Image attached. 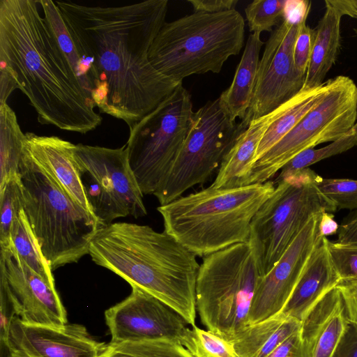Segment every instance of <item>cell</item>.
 I'll use <instances>...</instances> for the list:
<instances>
[{
    "label": "cell",
    "mask_w": 357,
    "mask_h": 357,
    "mask_svg": "<svg viewBox=\"0 0 357 357\" xmlns=\"http://www.w3.org/2000/svg\"><path fill=\"white\" fill-rule=\"evenodd\" d=\"M100 87V112L130 129L182 82L158 71L149 50L165 23L167 0L121 6H88L56 1Z\"/></svg>",
    "instance_id": "1"
},
{
    "label": "cell",
    "mask_w": 357,
    "mask_h": 357,
    "mask_svg": "<svg viewBox=\"0 0 357 357\" xmlns=\"http://www.w3.org/2000/svg\"><path fill=\"white\" fill-rule=\"evenodd\" d=\"M0 70L28 98L40 123L81 134L101 124L37 1H0Z\"/></svg>",
    "instance_id": "2"
},
{
    "label": "cell",
    "mask_w": 357,
    "mask_h": 357,
    "mask_svg": "<svg viewBox=\"0 0 357 357\" xmlns=\"http://www.w3.org/2000/svg\"><path fill=\"white\" fill-rule=\"evenodd\" d=\"M89 255L98 266L154 296L192 326L196 318L197 256L165 231L114 222L102 226Z\"/></svg>",
    "instance_id": "3"
},
{
    "label": "cell",
    "mask_w": 357,
    "mask_h": 357,
    "mask_svg": "<svg viewBox=\"0 0 357 357\" xmlns=\"http://www.w3.org/2000/svg\"><path fill=\"white\" fill-rule=\"evenodd\" d=\"M268 181L229 188L211 186L157 208L165 230L197 257L248 243L252 220L275 189Z\"/></svg>",
    "instance_id": "4"
},
{
    "label": "cell",
    "mask_w": 357,
    "mask_h": 357,
    "mask_svg": "<svg viewBox=\"0 0 357 357\" xmlns=\"http://www.w3.org/2000/svg\"><path fill=\"white\" fill-rule=\"evenodd\" d=\"M22 209L52 271L89 254L101 227L24 149L19 172Z\"/></svg>",
    "instance_id": "5"
},
{
    "label": "cell",
    "mask_w": 357,
    "mask_h": 357,
    "mask_svg": "<svg viewBox=\"0 0 357 357\" xmlns=\"http://www.w3.org/2000/svg\"><path fill=\"white\" fill-rule=\"evenodd\" d=\"M245 22L236 9L194 12L165 22L149 52L153 66L178 82L190 75L218 73L244 42Z\"/></svg>",
    "instance_id": "6"
},
{
    "label": "cell",
    "mask_w": 357,
    "mask_h": 357,
    "mask_svg": "<svg viewBox=\"0 0 357 357\" xmlns=\"http://www.w3.org/2000/svg\"><path fill=\"white\" fill-rule=\"evenodd\" d=\"M260 277L248 243L203 257L196 282V309L208 331L231 342L248 326Z\"/></svg>",
    "instance_id": "7"
},
{
    "label": "cell",
    "mask_w": 357,
    "mask_h": 357,
    "mask_svg": "<svg viewBox=\"0 0 357 357\" xmlns=\"http://www.w3.org/2000/svg\"><path fill=\"white\" fill-rule=\"evenodd\" d=\"M318 176L308 167L281 180L254 215L248 244L261 277L271 271L313 216L335 211L319 191Z\"/></svg>",
    "instance_id": "8"
},
{
    "label": "cell",
    "mask_w": 357,
    "mask_h": 357,
    "mask_svg": "<svg viewBox=\"0 0 357 357\" xmlns=\"http://www.w3.org/2000/svg\"><path fill=\"white\" fill-rule=\"evenodd\" d=\"M194 112L182 84L130 129L126 148L143 195H153L174 165Z\"/></svg>",
    "instance_id": "9"
},
{
    "label": "cell",
    "mask_w": 357,
    "mask_h": 357,
    "mask_svg": "<svg viewBox=\"0 0 357 357\" xmlns=\"http://www.w3.org/2000/svg\"><path fill=\"white\" fill-rule=\"evenodd\" d=\"M328 81L322 100L253 165L243 185L265 183L300 153L346 135L357 121V86L339 75Z\"/></svg>",
    "instance_id": "10"
},
{
    "label": "cell",
    "mask_w": 357,
    "mask_h": 357,
    "mask_svg": "<svg viewBox=\"0 0 357 357\" xmlns=\"http://www.w3.org/2000/svg\"><path fill=\"white\" fill-rule=\"evenodd\" d=\"M245 128L230 118L219 98L208 101L194 112L182 148L153 194L160 205L172 202L193 186L204 183L220 165Z\"/></svg>",
    "instance_id": "11"
},
{
    "label": "cell",
    "mask_w": 357,
    "mask_h": 357,
    "mask_svg": "<svg viewBox=\"0 0 357 357\" xmlns=\"http://www.w3.org/2000/svg\"><path fill=\"white\" fill-rule=\"evenodd\" d=\"M74 153L92 213L101 227L119 218L146 215L126 145L110 149L79 144Z\"/></svg>",
    "instance_id": "12"
},
{
    "label": "cell",
    "mask_w": 357,
    "mask_h": 357,
    "mask_svg": "<svg viewBox=\"0 0 357 357\" xmlns=\"http://www.w3.org/2000/svg\"><path fill=\"white\" fill-rule=\"evenodd\" d=\"M1 309H10L14 317L28 325L61 327L66 311L51 284L31 270L19 257L13 243L1 248Z\"/></svg>",
    "instance_id": "13"
},
{
    "label": "cell",
    "mask_w": 357,
    "mask_h": 357,
    "mask_svg": "<svg viewBox=\"0 0 357 357\" xmlns=\"http://www.w3.org/2000/svg\"><path fill=\"white\" fill-rule=\"evenodd\" d=\"M305 22L291 24L282 21L272 31L259 60L250 105L240 122L243 127L271 113L302 90L305 75L296 69L294 47Z\"/></svg>",
    "instance_id": "14"
},
{
    "label": "cell",
    "mask_w": 357,
    "mask_h": 357,
    "mask_svg": "<svg viewBox=\"0 0 357 357\" xmlns=\"http://www.w3.org/2000/svg\"><path fill=\"white\" fill-rule=\"evenodd\" d=\"M105 318L114 343L158 339L181 343L189 328L181 314L137 287H132L129 296L107 309Z\"/></svg>",
    "instance_id": "15"
},
{
    "label": "cell",
    "mask_w": 357,
    "mask_h": 357,
    "mask_svg": "<svg viewBox=\"0 0 357 357\" xmlns=\"http://www.w3.org/2000/svg\"><path fill=\"white\" fill-rule=\"evenodd\" d=\"M323 213L316 215L309 220L271 271L260 277L248 317V325L259 323L282 312L309 258L323 238L319 229Z\"/></svg>",
    "instance_id": "16"
},
{
    "label": "cell",
    "mask_w": 357,
    "mask_h": 357,
    "mask_svg": "<svg viewBox=\"0 0 357 357\" xmlns=\"http://www.w3.org/2000/svg\"><path fill=\"white\" fill-rule=\"evenodd\" d=\"M6 344L24 357H98L104 345L80 324L28 325L16 317L10 321Z\"/></svg>",
    "instance_id": "17"
},
{
    "label": "cell",
    "mask_w": 357,
    "mask_h": 357,
    "mask_svg": "<svg viewBox=\"0 0 357 357\" xmlns=\"http://www.w3.org/2000/svg\"><path fill=\"white\" fill-rule=\"evenodd\" d=\"M347 322L342 296L335 287L301 322L300 334L306 357H333Z\"/></svg>",
    "instance_id": "18"
},
{
    "label": "cell",
    "mask_w": 357,
    "mask_h": 357,
    "mask_svg": "<svg viewBox=\"0 0 357 357\" xmlns=\"http://www.w3.org/2000/svg\"><path fill=\"white\" fill-rule=\"evenodd\" d=\"M25 135L24 149L29 155L51 173L75 201L93 213L75 157L76 144L56 136L33 132Z\"/></svg>",
    "instance_id": "19"
},
{
    "label": "cell",
    "mask_w": 357,
    "mask_h": 357,
    "mask_svg": "<svg viewBox=\"0 0 357 357\" xmlns=\"http://www.w3.org/2000/svg\"><path fill=\"white\" fill-rule=\"evenodd\" d=\"M323 236L312 253L287 303L280 312L302 322L312 309L340 282Z\"/></svg>",
    "instance_id": "20"
},
{
    "label": "cell",
    "mask_w": 357,
    "mask_h": 357,
    "mask_svg": "<svg viewBox=\"0 0 357 357\" xmlns=\"http://www.w3.org/2000/svg\"><path fill=\"white\" fill-rule=\"evenodd\" d=\"M280 110L281 105L271 113L251 121L248 126L239 133L224 156L211 187L229 188L243 186L255 163L260 142Z\"/></svg>",
    "instance_id": "21"
},
{
    "label": "cell",
    "mask_w": 357,
    "mask_h": 357,
    "mask_svg": "<svg viewBox=\"0 0 357 357\" xmlns=\"http://www.w3.org/2000/svg\"><path fill=\"white\" fill-rule=\"evenodd\" d=\"M264 44L260 34L251 33L229 87L220 97V103L233 121L245 118L250 105L259 63V52Z\"/></svg>",
    "instance_id": "22"
},
{
    "label": "cell",
    "mask_w": 357,
    "mask_h": 357,
    "mask_svg": "<svg viewBox=\"0 0 357 357\" xmlns=\"http://www.w3.org/2000/svg\"><path fill=\"white\" fill-rule=\"evenodd\" d=\"M325 5L324 14L314 29L312 50L303 89H314L324 84L339 51L342 16L328 0Z\"/></svg>",
    "instance_id": "23"
},
{
    "label": "cell",
    "mask_w": 357,
    "mask_h": 357,
    "mask_svg": "<svg viewBox=\"0 0 357 357\" xmlns=\"http://www.w3.org/2000/svg\"><path fill=\"white\" fill-rule=\"evenodd\" d=\"M301 327V322L280 313L247 326L230 342L239 357H267Z\"/></svg>",
    "instance_id": "24"
},
{
    "label": "cell",
    "mask_w": 357,
    "mask_h": 357,
    "mask_svg": "<svg viewBox=\"0 0 357 357\" xmlns=\"http://www.w3.org/2000/svg\"><path fill=\"white\" fill-rule=\"evenodd\" d=\"M328 87L327 80L318 87L303 89L293 98L281 105L279 115L268 126L260 142L255 162L280 142L307 112L322 100Z\"/></svg>",
    "instance_id": "25"
},
{
    "label": "cell",
    "mask_w": 357,
    "mask_h": 357,
    "mask_svg": "<svg viewBox=\"0 0 357 357\" xmlns=\"http://www.w3.org/2000/svg\"><path fill=\"white\" fill-rule=\"evenodd\" d=\"M25 138L15 112L7 102L0 104V190L19 176Z\"/></svg>",
    "instance_id": "26"
},
{
    "label": "cell",
    "mask_w": 357,
    "mask_h": 357,
    "mask_svg": "<svg viewBox=\"0 0 357 357\" xmlns=\"http://www.w3.org/2000/svg\"><path fill=\"white\" fill-rule=\"evenodd\" d=\"M59 47L69 62L81 85L91 96L92 82L85 58L76 44L61 10L52 0H38Z\"/></svg>",
    "instance_id": "27"
},
{
    "label": "cell",
    "mask_w": 357,
    "mask_h": 357,
    "mask_svg": "<svg viewBox=\"0 0 357 357\" xmlns=\"http://www.w3.org/2000/svg\"><path fill=\"white\" fill-rule=\"evenodd\" d=\"M11 239L20 259L45 280L55 284L52 270L43 255L23 209L14 220Z\"/></svg>",
    "instance_id": "28"
},
{
    "label": "cell",
    "mask_w": 357,
    "mask_h": 357,
    "mask_svg": "<svg viewBox=\"0 0 357 357\" xmlns=\"http://www.w3.org/2000/svg\"><path fill=\"white\" fill-rule=\"evenodd\" d=\"M98 357H192L178 341L158 339L104 344Z\"/></svg>",
    "instance_id": "29"
},
{
    "label": "cell",
    "mask_w": 357,
    "mask_h": 357,
    "mask_svg": "<svg viewBox=\"0 0 357 357\" xmlns=\"http://www.w3.org/2000/svg\"><path fill=\"white\" fill-rule=\"evenodd\" d=\"M181 343L192 357H239L231 342L196 326L187 330Z\"/></svg>",
    "instance_id": "30"
},
{
    "label": "cell",
    "mask_w": 357,
    "mask_h": 357,
    "mask_svg": "<svg viewBox=\"0 0 357 357\" xmlns=\"http://www.w3.org/2000/svg\"><path fill=\"white\" fill-rule=\"evenodd\" d=\"M316 185L322 196L335 211L357 210V180L326 178L319 175Z\"/></svg>",
    "instance_id": "31"
},
{
    "label": "cell",
    "mask_w": 357,
    "mask_h": 357,
    "mask_svg": "<svg viewBox=\"0 0 357 357\" xmlns=\"http://www.w3.org/2000/svg\"><path fill=\"white\" fill-rule=\"evenodd\" d=\"M22 209L19 176L10 181L0 190V245L12 243L11 231L15 218Z\"/></svg>",
    "instance_id": "32"
},
{
    "label": "cell",
    "mask_w": 357,
    "mask_h": 357,
    "mask_svg": "<svg viewBox=\"0 0 357 357\" xmlns=\"http://www.w3.org/2000/svg\"><path fill=\"white\" fill-rule=\"evenodd\" d=\"M285 0H255L245 9L249 30L261 34L273 31V27L282 20Z\"/></svg>",
    "instance_id": "33"
},
{
    "label": "cell",
    "mask_w": 357,
    "mask_h": 357,
    "mask_svg": "<svg viewBox=\"0 0 357 357\" xmlns=\"http://www.w3.org/2000/svg\"><path fill=\"white\" fill-rule=\"evenodd\" d=\"M328 250L340 280L357 279V245L328 240Z\"/></svg>",
    "instance_id": "34"
},
{
    "label": "cell",
    "mask_w": 357,
    "mask_h": 357,
    "mask_svg": "<svg viewBox=\"0 0 357 357\" xmlns=\"http://www.w3.org/2000/svg\"><path fill=\"white\" fill-rule=\"evenodd\" d=\"M314 38V29L303 22L294 47V61L297 71L305 75L310 60Z\"/></svg>",
    "instance_id": "35"
},
{
    "label": "cell",
    "mask_w": 357,
    "mask_h": 357,
    "mask_svg": "<svg viewBox=\"0 0 357 357\" xmlns=\"http://www.w3.org/2000/svg\"><path fill=\"white\" fill-rule=\"evenodd\" d=\"M336 287L342 296L347 321L357 326V279L340 280Z\"/></svg>",
    "instance_id": "36"
},
{
    "label": "cell",
    "mask_w": 357,
    "mask_h": 357,
    "mask_svg": "<svg viewBox=\"0 0 357 357\" xmlns=\"http://www.w3.org/2000/svg\"><path fill=\"white\" fill-rule=\"evenodd\" d=\"M310 8L311 2L307 0H285L282 21L291 24H297L306 21Z\"/></svg>",
    "instance_id": "37"
},
{
    "label": "cell",
    "mask_w": 357,
    "mask_h": 357,
    "mask_svg": "<svg viewBox=\"0 0 357 357\" xmlns=\"http://www.w3.org/2000/svg\"><path fill=\"white\" fill-rule=\"evenodd\" d=\"M267 357H306L300 331L282 342Z\"/></svg>",
    "instance_id": "38"
},
{
    "label": "cell",
    "mask_w": 357,
    "mask_h": 357,
    "mask_svg": "<svg viewBox=\"0 0 357 357\" xmlns=\"http://www.w3.org/2000/svg\"><path fill=\"white\" fill-rule=\"evenodd\" d=\"M333 357H357V326L347 322L344 333Z\"/></svg>",
    "instance_id": "39"
},
{
    "label": "cell",
    "mask_w": 357,
    "mask_h": 357,
    "mask_svg": "<svg viewBox=\"0 0 357 357\" xmlns=\"http://www.w3.org/2000/svg\"><path fill=\"white\" fill-rule=\"evenodd\" d=\"M337 243L357 245V210L352 211L339 225Z\"/></svg>",
    "instance_id": "40"
},
{
    "label": "cell",
    "mask_w": 357,
    "mask_h": 357,
    "mask_svg": "<svg viewBox=\"0 0 357 357\" xmlns=\"http://www.w3.org/2000/svg\"><path fill=\"white\" fill-rule=\"evenodd\" d=\"M194 12L215 13L234 10L238 0H188Z\"/></svg>",
    "instance_id": "41"
},
{
    "label": "cell",
    "mask_w": 357,
    "mask_h": 357,
    "mask_svg": "<svg viewBox=\"0 0 357 357\" xmlns=\"http://www.w3.org/2000/svg\"><path fill=\"white\" fill-rule=\"evenodd\" d=\"M356 146H357V121L346 135L328 144L333 155L344 153Z\"/></svg>",
    "instance_id": "42"
},
{
    "label": "cell",
    "mask_w": 357,
    "mask_h": 357,
    "mask_svg": "<svg viewBox=\"0 0 357 357\" xmlns=\"http://www.w3.org/2000/svg\"><path fill=\"white\" fill-rule=\"evenodd\" d=\"M0 104H3L7 102V99L11 93L17 89V86L13 79L6 71L0 70Z\"/></svg>",
    "instance_id": "43"
},
{
    "label": "cell",
    "mask_w": 357,
    "mask_h": 357,
    "mask_svg": "<svg viewBox=\"0 0 357 357\" xmlns=\"http://www.w3.org/2000/svg\"><path fill=\"white\" fill-rule=\"evenodd\" d=\"M339 225L334 220L332 213L324 212L320 219L319 224V233L322 236L333 235L337 232Z\"/></svg>",
    "instance_id": "44"
},
{
    "label": "cell",
    "mask_w": 357,
    "mask_h": 357,
    "mask_svg": "<svg viewBox=\"0 0 357 357\" xmlns=\"http://www.w3.org/2000/svg\"><path fill=\"white\" fill-rule=\"evenodd\" d=\"M342 16L348 15L357 19V0H328Z\"/></svg>",
    "instance_id": "45"
},
{
    "label": "cell",
    "mask_w": 357,
    "mask_h": 357,
    "mask_svg": "<svg viewBox=\"0 0 357 357\" xmlns=\"http://www.w3.org/2000/svg\"><path fill=\"white\" fill-rule=\"evenodd\" d=\"M12 350V349H11ZM13 351V350H12ZM13 357H24L22 356H20L16 353H15L13 351Z\"/></svg>",
    "instance_id": "46"
},
{
    "label": "cell",
    "mask_w": 357,
    "mask_h": 357,
    "mask_svg": "<svg viewBox=\"0 0 357 357\" xmlns=\"http://www.w3.org/2000/svg\"><path fill=\"white\" fill-rule=\"evenodd\" d=\"M355 31H356V33L357 34V27L355 29Z\"/></svg>",
    "instance_id": "47"
}]
</instances>
